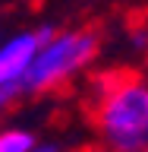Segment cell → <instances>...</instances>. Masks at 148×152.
<instances>
[{
	"mask_svg": "<svg viewBox=\"0 0 148 152\" xmlns=\"http://www.w3.org/2000/svg\"><path fill=\"white\" fill-rule=\"evenodd\" d=\"M92 124L107 152H148V76L132 70L98 73Z\"/></svg>",
	"mask_w": 148,
	"mask_h": 152,
	"instance_id": "obj_1",
	"label": "cell"
},
{
	"mask_svg": "<svg viewBox=\"0 0 148 152\" xmlns=\"http://www.w3.org/2000/svg\"><path fill=\"white\" fill-rule=\"evenodd\" d=\"M101 54V32L92 26L79 28H60L41 51H38L35 64L22 79V92L25 98L35 95H51L57 89L69 86L79 73H85L88 66Z\"/></svg>",
	"mask_w": 148,
	"mask_h": 152,
	"instance_id": "obj_2",
	"label": "cell"
},
{
	"mask_svg": "<svg viewBox=\"0 0 148 152\" xmlns=\"http://www.w3.org/2000/svg\"><path fill=\"white\" fill-rule=\"evenodd\" d=\"M57 32H60L57 26L44 22V26L22 28L16 35L3 38V41H0V86H22V79L28 76L38 51H41Z\"/></svg>",
	"mask_w": 148,
	"mask_h": 152,
	"instance_id": "obj_3",
	"label": "cell"
},
{
	"mask_svg": "<svg viewBox=\"0 0 148 152\" xmlns=\"http://www.w3.org/2000/svg\"><path fill=\"white\" fill-rule=\"evenodd\" d=\"M38 146V136L25 127H3L0 130V152H32Z\"/></svg>",
	"mask_w": 148,
	"mask_h": 152,
	"instance_id": "obj_4",
	"label": "cell"
},
{
	"mask_svg": "<svg viewBox=\"0 0 148 152\" xmlns=\"http://www.w3.org/2000/svg\"><path fill=\"white\" fill-rule=\"evenodd\" d=\"M22 98H25L22 86H0V117H3L6 111H13Z\"/></svg>",
	"mask_w": 148,
	"mask_h": 152,
	"instance_id": "obj_5",
	"label": "cell"
},
{
	"mask_svg": "<svg viewBox=\"0 0 148 152\" xmlns=\"http://www.w3.org/2000/svg\"><path fill=\"white\" fill-rule=\"evenodd\" d=\"M129 45L132 48H136V51H145V54H148V28H132V32H129Z\"/></svg>",
	"mask_w": 148,
	"mask_h": 152,
	"instance_id": "obj_6",
	"label": "cell"
},
{
	"mask_svg": "<svg viewBox=\"0 0 148 152\" xmlns=\"http://www.w3.org/2000/svg\"><path fill=\"white\" fill-rule=\"evenodd\" d=\"M32 152H63V146L60 142H38Z\"/></svg>",
	"mask_w": 148,
	"mask_h": 152,
	"instance_id": "obj_7",
	"label": "cell"
},
{
	"mask_svg": "<svg viewBox=\"0 0 148 152\" xmlns=\"http://www.w3.org/2000/svg\"><path fill=\"white\" fill-rule=\"evenodd\" d=\"M0 41H3V38H0Z\"/></svg>",
	"mask_w": 148,
	"mask_h": 152,
	"instance_id": "obj_8",
	"label": "cell"
}]
</instances>
